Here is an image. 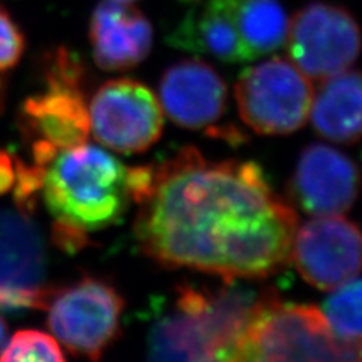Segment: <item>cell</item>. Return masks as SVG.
<instances>
[{
  "label": "cell",
  "mask_w": 362,
  "mask_h": 362,
  "mask_svg": "<svg viewBox=\"0 0 362 362\" xmlns=\"http://www.w3.org/2000/svg\"><path fill=\"white\" fill-rule=\"evenodd\" d=\"M134 235L168 269L263 279L290 262L298 214L254 162H211L195 146L130 168Z\"/></svg>",
  "instance_id": "obj_1"
},
{
  "label": "cell",
  "mask_w": 362,
  "mask_h": 362,
  "mask_svg": "<svg viewBox=\"0 0 362 362\" xmlns=\"http://www.w3.org/2000/svg\"><path fill=\"white\" fill-rule=\"evenodd\" d=\"M270 290L258 291L239 279L218 287L180 284L168 300L154 302L146 332L154 361H235L242 338Z\"/></svg>",
  "instance_id": "obj_2"
},
{
  "label": "cell",
  "mask_w": 362,
  "mask_h": 362,
  "mask_svg": "<svg viewBox=\"0 0 362 362\" xmlns=\"http://www.w3.org/2000/svg\"><path fill=\"white\" fill-rule=\"evenodd\" d=\"M42 168L41 198L54 225L89 237L119 222L133 202L130 168L100 146L61 150Z\"/></svg>",
  "instance_id": "obj_3"
},
{
  "label": "cell",
  "mask_w": 362,
  "mask_h": 362,
  "mask_svg": "<svg viewBox=\"0 0 362 362\" xmlns=\"http://www.w3.org/2000/svg\"><path fill=\"white\" fill-rule=\"evenodd\" d=\"M235 361H362V338H341L314 305L282 302L274 290L259 303Z\"/></svg>",
  "instance_id": "obj_4"
},
{
  "label": "cell",
  "mask_w": 362,
  "mask_h": 362,
  "mask_svg": "<svg viewBox=\"0 0 362 362\" xmlns=\"http://www.w3.org/2000/svg\"><path fill=\"white\" fill-rule=\"evenodd\" d=\"M42 73L44 89L20 107L21 133L30 142H45L59 151L85 144L90 124L83 62L61 47L47 56Z\"/></svg>",
  "instance_id": "obj_5"
},
{
  "label": "cell",
  "mask_w": 362,
  "mask_h": 362,
  "mask_svg": "<svg viewBox=\"0 0 362 362\" xmlns=\"http://www.w3.org/2000/svg\"><path fill=\"white\" fill-rule=\"evenodd\" d=\"M126 300L110 282L83 276L54 290L47 325L58 343L74 356L98 361L121 335Z\"/></svg>",
  "instance_id": "obj_6"
},
{
  "label": "cell",
  "mask_w": 362,
  "mask_h": 362,
  "mask_svg": "<svg viewBox=\"0 0 362 362\" xmlns=\"http://www.w3.org/2000/svg\"><path fill=\"white\" fill-rule=\"evenodd\" d=\"M242 121L258 134L286 136L310 118L314 88L291 61L272 58L245 70L234 88Z\"/></svg>",
  "instance_id": "obj_7"
},
{
  "label": "cell",
  "mask_w": 362,
  "mask_h": 362,
  "mask_svg": "<svg viewBox=\"0 0 362 362\" xmlns=\"http://www.w3.org/2000/svg\"><path fill=\"white\" fill-rule=\"evenodd\" d=\"M284 44L288 59L311 81L320 82L356 62L362 37L347 9L314 2L293 16Z\"/></svg>",
  "instance_id": "obj_8"
},
{
  "label": "cell",
  "mask_w": 362,
  "mask_h": 362,
  "mask_svg": "<svg viewBox=\"0 0 362 362\" xmlns=\"http://www.w3.org/2000/svg\"><path fill=\"white\" fill-rule=\"evenodd\" d=\"M90 133L117 153H142L160 139L163 109L153 90L134 78L101 85L88 106Z\"/></svg>",
  "instance_id": "obj_9"
},
{
  "label": "cell",
  "mask_w": 362,
  "mask_h": 362,
  "mask_svg": "<svg viewBox=\"0 0 362 362\" xmlns=\"http://www.w3.org/2000/svg\"><path fill=\"white\" fill-rule=\"evenodd\" d=\"M47 255L29 214L0 209V308L45 310L54 291L45 282Z\"/></svg>",
  "instance_id": "obj_10"
},
{
  "label": "cell",
  "mask_w": 362,
  "mask_h": 362,
  "mask_svg": "<svg viewBox=\"0 0 362 362\" xmlns=\"http://www.w3.org/2000/svg\"><path fill=\"white\" fill-rule=\"evenodd\" d=\"M290 258L308 284L332 291L361 274L362 234L341 214L315 216L294 233Z\"/></svg>",
  "instance_id": "obj_11"
},
{
  "label": "cell",
  "mask_w": 362,
  "mask_h": 362,
  "mask_svg": "<svg viewBox=\"0 0 362 362\" xmlns=\"http://www.w3.org/2000/svg\"><path fill=\"white\" fill-rule=\"evenodd\" d=\"M361 177L352 158L325 144L300 153L288 181V197L311 216H335L354 207Z\"/></svg>",
  "instance_id": "obj_12"
},
{
  "label": "cell",
  "mask_w": 362,
  "mask_h": 362,
  "mask_svg": "<svg viewBox=\"0 0 362 362\" xmlns=\"http://www.w3.org/2000/svg\"><path fill=\"white\" fill-rule=\"evenodd\" d=\"M158 101L177 126L214 132L226 110L228 90L214 68L199 59H185L171 65L158 85Z\"/></svg>",
  "instance_id": "obj_13"
},
{
  "label": "cell",
  "mask_w": 362,
  "mask_h": 362,
  "mask_svg": "<svg viewBox=\"0 0 362 362\" xmlns=\"http://www.w3.org/2000/svg\"><path fill=\"white\" fill-rule=\"evenodd\" d=\"M89 41L95 64L106 71L139 65L153 49V28L133 4L101 0L89 23Z\"/></svg>",
  "instance_id": "obj_14"
},
{
  "label": "cell",
  "mask_w": 362,
  "mask_h": 362,
  "mask_svg": "<svg viewBox=\"0 0 362 362\" xmlns=\"http://www.w3.org/2000/svg\"><path fill=\"white\" fill-rule=\"evenodd\" d=\"M168 37L169 44L177 49L225 64L254 61L225 0H190Z\"/></svg>",
  "instance_id": "obj_15"
},
{
  "label": "cell",
  "mask_w": 362,
  "mask_h": 362,
  "mask_svg": "<svg viewBox=\"0 0 362 362\" xmlns=\"http://www.w3.org/2000/svg\"><path fill=\"white\" fill-rule=\"evenodd\" d=\"M311 122L322 138L335 144L362 139V70H344L320 81L314 90Z\"/></svg>",
  "instance_id": "obj_16"
},
{
  "label": "cell",
  "mask_w": 362,
  "mask_h": 362,
  "mask_svg": "<svg viewBox=\"0 0 362 362\" xmlns=\"http://www.w3.org/2000/svg\"><path fill=\"white\" fill-rule=\"evenodd\" d=\"M252 58L278 50L286 41L288 21L278 0H225Z\"/></svg>",
  "instance_id": "obj_17"
},
{
  "label": "cell",
  "mask_w": 362,
  "mask_h": 362,
  "mask_svg": "<svg viewBox=\"0 0 362 362\" xmlns=\"http://www.w3.org/2000/svg\"><path fill=\"white\" fill-rule=\"evenodd\" d=\"M323 314L341 338H362V278H354L323 303Z\"/></svg>",
  "instance_id": "obj_18"
},
{
  "label": "cell",
  "mask_w": 362,
  "mask_h": 362,
  "mask_svg": "<svg viewBox=\"0 0 362 362\" xmlns=\"http://www.w3.org/2000/svg\"><path fill=\"white\" fill-rule=\"evenodd\" d=\"M0 361H65L61 344L53 335L35 329L18 331L0 350Z\"/></svg>",
  "instance_id": "obj_19"
},
{
  "label": "cell",
  "mask_w": 362,
  "mask_h": 362,
  "mask_svg": "<svg viewBox=\"0 0 362 362\" xmlns=\"http://www.w3.org/2000/svg\"><path fill=\"white\" fill-rule=\"evenodd\" d=\"M44 181V168L38 165H26L17 158V177L13 187L16 209L25 214L35 210L41 197Z\"/></svg>",
  "instance_id": "obj_20"
},
{
  "label": "cell",
  "mask_w": 362,
  "mask_h": 362,
  "mask_svg": "<svg viewBox=\"0 0 362 362\" xmlns=\"http://www.w3.org/2000/svg\"><path fill=\"white\" fill-rule=\"evenodd\" d=\"M25 52V37L5 8L0 6V73L16 66Z\"/></svg>",
  "instance_id": "obj_21"
},
{
  "label": "cell",
  "mask_w": 362,
  "mask_h": 362,
  "mask_svg": "<svg viewBox=\"0 0 362 362\" xmlns=\"http://www.w3.org/2000/svg\"><path fill=\"white\" fill-rule=\"evenodd\" d=\"M17 177V157L0 150V197L13 192Z\"/></svg>",
  "instance_id": "obj_22"
},
{
  "label": "cell",
  "mask_w": 362,
  "mask_h": 362,
  "mask_svg": "<svg viewBox=\"0 0 362 362\" xmlns=\"http://www.w3.org/2000/svg\"><path fill=\"white\" fill-rule=\"evenodd\" d=\"M6 337H8V327L5 320L0 317V350L4 349L5 343H6Z\"/></svg>",
  "instance_id": "obj_23"
},
{
  "label": "cell",
  "mask_w": 362,
  "mask_h": 362,
  "mask_svg": "<svg viewBox=\"0 0 362 362\" xmlns=\"http://www.w3.org/2000/svg\"><path fill=\"white\" fill-rule=\"evenodd\" d=\"M2 106H4V86L0 83V110H2Z\"/></svg>",
  "instance_id": "obj_24"
},
{
  "label": "cell",
  "mask_w": 362,
  "mask_h": 362,
  "mask_svg": "<svg viewBox=\"0 0 362 362\" xmlns=\"http://www.w3.org/2000/svg\"><path fill=\"white\" fill-rule=\"evenodd\" d=\"M117 2H121V4H133V2H136V0H117Z\"/></svg>",
  "instance_id": "obj_25"
}]
</instances>
